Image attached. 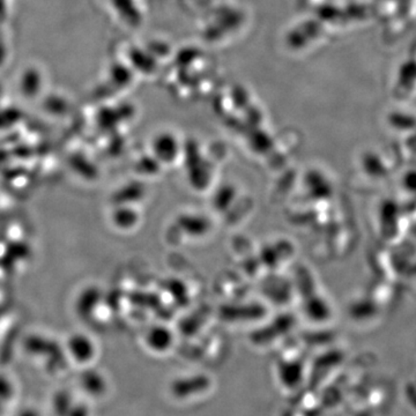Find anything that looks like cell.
Masks as SVG:
<instances>
[{"label":"cell","instance_id":"6da1fadb","mask_svg":"<svg viewBox=\"0 0 416 416\" xmlns=\"http://www.w3.org/2000/svg\"><path fill=\"white\" fill-rule=\"evenodd\" d=\"M147 344L154 351H163L173 344V334L168 329L156 327L150 329L147 336Z\"/></svg>","mask_w":416,"mask_h":416}]
</instances>
